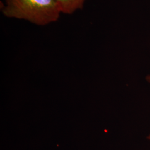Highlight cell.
Returning <instances> with one entry per match:
<instances>
[{"label":"cell","mask_w":150,"mask_h":150,"mask_svg":"<svg viewBox=\"0 0 150 150\" xmlns=\"http://www.w3.org/2000/svg\"><path fill=\"white\" fill-rule=\"evenodd\" d=\"M61 13L72 14L79 9H82L86 0H56Z\"/></svg>","instance_id":"cell-2"},{"label":"cell","mask_w":150,"mask_h":150,"mask_svg":"<svg viewBox=\"0 0 150 150\" xmlns=\"http://www.w3.org/2000/svg\"><path fill=\"white\" fill-rule=\"evenodd\" d=\"M147 139H150V134L147 136Z\"/></svg>","instance_id":"cell-4"},{"label":"cell","mask_w":150,"mask_h":150,"mask_svg":"<svg viewBox=\"0 0 150 150\" xmlns=\"http://www.w3.org/2000/svg\"><path fill=\"white\" fill-rule=\"evenodd\" d=\"M147 79L148 80V81H150V76H148V77H147Z\"/></svg>","instance_id":"cell-3"},{"label":"cell","mask_w":150,"mask_h":150,"mask_svg":"<svg viewBox=\"0 0 150 150\" xmlns=\"http://www.w3.org/2000/svg\"><path fill=\"white\" fill-rule=\"evenodd\" d=\"M1 7L4 16L45 26L59 18L61 11L56 0H5Z\"/></svg>","instance_id":"cell-1"}]
</instances>
